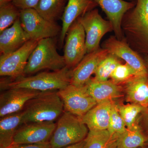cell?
Returning a JSON list of instances; mask_svg holds the SVG:
<instances>
[{"mask_svg":"<svg viewBox=\"0 0 148 148\" xmlns=\"http://www.w3.org/2000/svg\"><path fill=\"white\" fill-rule=\"evenodd\" d=\"M86 141L85 139L81 142L79 143H76V144H73L67 146L63 148H85Z\"/></svg>","mask_w":148,"mask_h":148,"instance_id":"cell-33","label":"cell"},{"mask_svg":"<svg viewBox=\"0 0 148 148\" xmlns=\"http://www.w3.org/2000/svg\"><path fill=\"white\" fill-rule=\"evenodd\" d=\"M12 2V0H0V6Z\"/></svg>","mask_w":148,"mask_h":148,"instance_id":"cell-34","label":"cell"},{"mask_svg":"<svg viewBox=\"0 0 148 148\" xmlns=\"http://www.w3.org/2000/svg\"><path fill=\"white\" fill-rule=\"evenodd\" d=\"M114 101H106L97 103L83 116L79 117L89 130H108Z\"/></svg>","mask_w":148,"mask_h":148,"instance_id":"cell-19","label":"cell"},{"mask_svg":"<svg viewBox=\"0 0 148 148\" xmlns=\"http://www.w3.org/2000/svg\"><path fill=\"white\" fill-rule=\"evenodd\" d=\"M135 76V71L130 66L126 63H121L116 66L110 78L117 84L122 85Z\"/></svg>","mask_w":148,"mask_h":148,"instance_id":"cell-29","label":"cell"},{"mask_svg":"<svg viewBox=\"0 0 148 148\" xmlns=\"http://www.w3.org/2000/svg\"><path fill=\"white\" fill-rule=\"evenodd\" d=\"M39 0H12V3L20 10L27 9H36Z\"/></svg>","mask_w":148,"mask_h":148,"instance_id":"cell-30","label":"cell"},{"mask_svg":"<svg viewBox=\"0 0 148 148\" xmlns=\"http://www.w3.org/2000/svg\"><path fill=\"white\" fill-rule=\"evenodd\" d=\"M98 6L93 0H68L61 18L62 29L59 45L62 47L69 27L79 17Z\"/></svg>","mask_w":148,"mask_h":148,"instance_id":"cell-16","label":"cell"},{"mask_svg":"<svg viewBox=\"0 0 148 148\" xmlns=\"http://www.w3.org/2000/svg\"><path fill=\"white\" fill-rule=\"evenodd\" d=\"M119 111L124 121L126 127L130 129L138 123V119L140 114L145 108L143 106L129 103L123 105L118 103Z\"/></svg>","mask_w":148,"mask_h":148,"instance_id":"cell-26","label":"cell"},{"mask_svg":"<svg viewBox=\"0 0 148 148\" xmlns=\"http://www.w3.org/2000/svg\"><path fill=\"white\" fill-rule=\"evenodd\" d=\"M68 0H39L36 10L43 17L55 22L61 19Z\"/></svg>","mask_w":148,"mask_h":148,"instance_id":"cell-23","label":"cell"},{"mask_svg":"<svg viewBox=\"0 0 148 148\" xmlns=\"http://www.w3.org/2000/svg\"><path fill=\"white\" fill-rule=\"evenodd\" d=\"M121 85L127 102L148 107L147 76H135Z\"/></svg>","mask_w":148,"mask_h":148,"instance_id":"cell-20","label":"cell"},{"mask_svg":"<svg viewBox=\"0 0 148 148\" xmlns=\"http://www.w3.org/2000/svg\"><path fill=\"white\" fill-rule=\"evenodd\" d=\"M145 148V147H140V148Z\"/></svg>","mask_w":148,"mask_h":148,"instance_id":"cell-37","label":"cell"},{"mask_svg":"<svg viewBox=\"0 0 148 148\" xmlns=\"http://www.w3.org/2000/svg\"><path fill=\"white\" fill-rule=\"evenodd\" d=\"M78 19L85 33L87 53L101 47L100 42L103 37L113 31L110 21L104 19L97 8L88 12Z\"/></svg>","mask_w":148,"mask_h":148,"instance_id":"cell-7","label":"cell"},{"mask_svg":"<svg viewBox=\"0 0 148 148\" xmlns=\"http://www.w3.org/2000/svg\"><path fill=\"white\" fill-rule=\"evenodd\" d=\"M101 47L124 61L135 71L136 76H147L144 58L130 46L125 39L119 40L114 35L111 36L103 42Z\"/></svg>","mask_w":148,"mask_h":148,"instance_id":"cell-10","label":"cell"},{"mask_svg":"<svg viewBox=\"0 0 148 148\" xmlns=\"http://www.w3.org/2000/svg\"><path fill=\"white\" fill-rule=\"evenodd\" d=\"M121 23L124 38L139 54L148 55V0H135Z\"/></svg>","mask_w":148,"mask_h":148,"instance_id":"cell-1","label":"cell"},{"mask_svg":"<svg viewBox=\"0 0 148 148\" xmlns=\"http://www.w3.org/2000/svg\"><path fill=\"white\" fill-rule=\"evenodd\" d=\"M20 11L12 2L0 6V33L20 18Z\"/></svg>","mask_w":148,"mask_h":148,"instance_id":"cell-27","label":"cell"},{"mask_svg":"<svg viewBox=\"0 0 148 148\" xmlns=\"http://www.w3.org/2000/svg\"><path fill=\"white\" fill-rule=\"evenodd\" d=\"M66 66L64 56L57 51L54 38H47L38 42L29 57L24 75L35 74L45 69L56 71Z\"/></svg>","mask_w":148,"mask_h":148,"instance_id":"cell-4","label":"cell"},{"mask_svg":"<svg viewBox=\"0 0 148 148\" xmlns=\"http://www.w3.org/2000/svg\"><path fill=\"white\" fill-rule=\"evenodd\" d=\"M58 92L63 101L64 111L79 117L97 104L88 92L86 85L77 87L70 84Z\"/></svg>","mask_w":148,"mask_h":148,"instance_id":"cell-8","label":"cell"},{"mask_svg":"<svg viewBox=\"0 0 148 148\" xmlns=\"http://www.w3.org/2000/svg\"><path fill=\"white\" fill-rule=\"evenodd\" d=\"M129 1H135V0H128Z\"/></svg>","mask_w":148,"mask_h":148,"instance_id":"cell-36","label":"cell"},{"mask_svg":"<svg viewBox=\"0 0 148 148\" xmlns=\"http://www.w3.org/2000/svg\"><path fill=\"white\" fill-rule=\"evenodd\" d=\"M21 27L30 40L39 41L47 38H54L61 32L62 27L56 22L47 20L35 9L20 11Z\"/></svg>","mask_w":148,"mask_h":148,"instance_id":"cell-6","label":"cell"},{"mask_svg":"<svg viewBox=\"0 0 148 148\" xmlns=\"http://www.w3.org/2000/svg\"><path fill=\"white\" fill-rule=\"evenodd\" d=\"M117 148H119V147H117Z\"/></svg>","mask_w":148,"mask_h":148,"instance_id":"cell-38","label":"cell"},{"mask_svg":"<svg viewBox=\"0 0 148 148\" xmlns=\"http://www.w3.org/2000/svg\"><path fill=\"white\" fill-rule=\"evenodd\" d=\"M88 132L79 117L64 111L58 119L49 143L51 148H63L84 140Z\"/></svg>","mask_w":148,"mask_h":148,"instance_id":"cell-5","label":"cell"},{"mask_svg":"<svg viewBox=\"0 0 148 148\" xmlns=\"http://www.w3.org/2000/svg\"><path fill=\"white\" fill-rule=\"evenodd\" d=\"M72 69L66 66L51 72H44L34 76H21L14 79L1 80V88H25L40 91L58 90L71 84Z\"/></svg>","mask_w":148,"mask_h":148,"instance_id":"cell-2","label":"cell"},{"mask_svg":"<svg viewBox=\"0 0 148 148\" xmlns=\"http://www.w3.org/2000/svg\"><path fill=\"white\" fill-rule=\"evenodd\" d=\"M58 90L40 92L28 101L22 111L24 124L54 122L64 112Z\"/></svg>","mask_w":148,"mask_h":148,"instance_id":"cell-3","label":"cell"},{"mask_svg":"<svg viewBox=\"0 0 148 148\" xmlns=\"http://www.w3.org/2000/svg\"><path fill=\"white\" fill-rule=\"evenodd\" d=\"M109 54L107 49L101 47L86 53L78 64L72 69L70 84L77 87L87 84L98 65Z\"/></svg>","mask_w":148,"mask_h":148,"instance_id":"cell-13","label":"cell"},{"mask_svg":"<svg viewBox=\"0 0 148 148\" xmlns=\"http://www.w3.org/2000/svg\"><path fill=\"white\" fill-rule=\"evenodd\" d=\"M138 123L147 138L148 145V107L143 110L138 119Z\"/></svg>","mask_w":148,"mask_h":148,"instance_id":"cell-31","label":"cell"},{"mask_svg":"<svg viewBox=\"0 0 148 148\" xmlns=\"http://www.w3.org/2000/svg\"><path fill=\"white\" fill-rule=\"evenodd\" d=\"M85 148H117V136L112 135L108 130H89L85 138Z\"/></svg>","mask_w":148,"mask_h":148,"instance_id":"cell-24","label":"cell"},{"mask_svg":"<svg viewBox=\"0 0 148 148\" xmlns=\"http://www.w3.org/2000/svg\"><path fill=\"white\" fill-rule=\"evenodd\" d=\"M64 51L66 66L71 69L76 66L87 53L85 33L78 18L67 32Z\"/></svg>","mask_w":148,"mask_h":148,"instance_id":"cell-9","label":"cell"},{"mask_svg":"<svg viewBox=\"0 0 148 148\" xmlns=\"http://www.w3.org/2000/svg\"><path fill=\"white\" fill-rule=\"evenodd\" d=\"M123 60L109 53L108 55L99 64L95 71V80L104 82L108 80L116 66L122 63Z\"/></svg>","mask_w":148,"mask_h":148,"instance_id":"cell-25","label":"cell"},{"mask_svg":"<svg viewBox=\"0 0 148 148\" xmlns=\"http://www.w3.org/2000/svg\"><path fill=\"white\" fill-rule=\"evenodd\" d=\"M37 41L29 40L18 49L0 56V75L14 79L24 75L25 67L30 55L38 44Z\"/></svg>","mask_w":148,"mask_h":148,"instance_id":"cell-11","label":"cell"},{"mask_svg":"<svg viewBox=\"0 0 148 148\" xmlns=\"http://www.w3.org/2000/svg\"><path fill=\"white\" fill-rule=\"evenodd\" d=\"M88 92L97 103L106 101H115L123 95V88L111 80L101 82L90 79L86 84Z\"/></svg>","mask_w":148,"mask_h":148,"instance_id":"cell-18","label":"cell"},{"mask_svg":"<svg viewBox=\"0 0 148 148\" xmlns=\"http://www.w3.org/2000/svg\"><path fill=\"white\" fill-rule=\"evenodd\" d=\"M54 122L31 123L21 125L14 138V145L49 142L56 127Z\"/></svg>","mask_w":148,"mask_h":148,"instance_id":"cell-12","label":"cell"},{"mask_svg":"<svg viewBox=\"0 0 148 148\" xmlns=\"http://www.w3.org/2000/svg\"><path fill=\"white\" fill-rule=\"evenodd\" d=\"M144 58V61H145V64L147 68V77L148 78V55L145 56Z\"/></svg>","mask_w":148,"mask_h":148,"instance_id":"cell-35","label":"cell"},{"mask_svg":"<svg viewBox=\"0 0 148 148\" xmlns=\"http://www.w3.org/2000/svg\"><path fill=\"white\" fill-rule=\"evenodd\" d=\"M40 92L25 88H10L4 90L0 95V117L21 112L27 102Z\"/></svg>","mask_w":148,"mask_h":148,"instance_id":"cell-14","label":"cell"},{"mask_svg":"<svg viewBox=\"0 0 148 148\" xmlns=\"http://www.w3.org/2000/svg\"><path fill=\"white\" fill-rule=\"evenodd\" d=\"M127 129L124 121L119 111L118 103L114 101L112 109L108 130L112 135L121 134Z\"/></svg>","mask_w":148,"mask_h":148,"instance_id":"cell-28","label":"cell"},{"mask_svg":"<svg viewBox=\"0 0 148 148\" xmlns=\"http://www.w3.org/2000/svg\"><path fill=\"white\" fill-rule=\"evenodd\" d=\"M105 12L113 27L114 36L119 40L124 38L121 28L123 16L135 6V1L124 0H93Z\"/></svg>","mask_w":148,"mask_h":148,"instance_id":"cell-15","label":"cell"},{"mask_svg":"<svg viewBox=\"0 0 148 148\" xmlns=\"http://www.w3.org/2000/svg\"><path fill=\"white\" fill-rule=\"evenodd\" d=\"M29 40L21 27L19 18L11 27L0 33L1 56L15 51Z\"/></svg>","mask_w":148,"mask_h":148,"instance_id":"cell-17","label":"cell"},{"mask_svg":"<svg viewBox=\"0 0 148 148\" xmlns=\"http://www.w3.org/2000/svg\"><path fill=\"white\" fill-rule=\"evenodd\" d=\"M11 148H51L49 142L32 144L14 145Z\"/></svg>","mask_w":148,"mask_h":148,"instance_id":"cell-32","label":"cell"},{"mask_svg":"<svg viewBox=\"0 0 148 148\" xmlns=\"http://www.w3.org/2000/svg\"><path fill=\"white\" fill-rule=\"evenodd\" d=\"M24 124L22 111L3 117L0 120V148H11L16 132Z\"/></svg>","mask_w":148,"mask_h":148,"instance_id":"cell-21","label":"cell"},{"mask_svg":"<svg viewBox=\"0 0 148 148\" xmlns=\"http://www.w3.org/2000/svg\"><path fill=\"white\" fill-rule=\"evenodd\" d=\"M117 136V147L139 148L145 147L147 143L146 137L138 123L134 127L127 128Z\"/></svg>","mask_w":148,"mask_h":148,"instance_id":"cell-22","label":"cell"}]
</instances>
